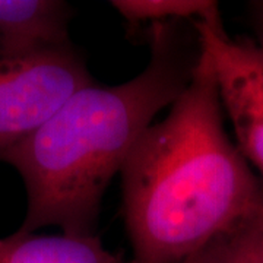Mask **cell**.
<instances>
[{
    "label": "cell",
    "instance_id": "6da1fadb",
    "mask_svg": "<svg viewBox=\"0 0 263 263\" xmlns=\"http://www.w3.org/2000/svg\"><path fill=\"white\" fill-rule=\"evenodd\" d=\"M149 60L119 85H88L0 161L24 180L27 214L19 231L54 226L63 234L97 235L101 202L155 116L192 81L200 57L193 21L155 24L145 32Z\"/></svg>",
    "mask_w": 263,
    "mask_h": 263
},
{
    "label": "cell",
    "instance_id": "7a4b0ae2",
    "mask_svg": "<svg viewBox=\"0 0 263 263\" xmlns=\"http://www.w3.org/2000/svg\"><path fill=\"white\" fill-rule=\"evenodd\" d=\"M120 174L135 263L186 262L260 214L263 181L227 133L202 47L187 88L143 132Z\"/></svg>",
    "mask_w": 263,
    "mask_h": 263
},
{
    "label": "cell",
    "instance_id": "3957f363",
    "mask_svg": "<svg viewBox=\"0 0 263 263\" xmlns=\"http://www.w3.org/2000/svg\"><path fill=\"white\" fill-rule=\"evenodd\" d=\"M91 84L94 78L73 43L28 53L0 51V157Z\"/></svg>",
    "mask_w": 263,
    "mask_h": 263
},
{
    "label": "cell",
    "instance_id": "277c9868",
    "mask_svg": "<svg viewBox=\"0 0 263 263\" xmlns=\"http://www.w3.org/2000/svg\"><path fill=\"white\" fill-rule=\"evenodd\" d=\"M193 25L214 67L221 107L231 122L235 145L263 181V47L256 40L231 37L218 3Z\"/></svg>",
    "mask_w": 263,
    "mask_h": 263
},
{
    "label": "cell",
    "instance_id": "5b68a950",
    "mask_svg": "<svg viewBox=\"0 0 263 263\" xmlns=\"http://www.w3.org/2000/svg\"><path fill=\"white\" fill-rule=\"evenodd\" d=\"M73 8L63 0H0V51L28 53L72 44Z\"/></svg>",
    "mask_w": 263,
    "mask_h": 263
},
{
    "label": "cell",
    "instance_id": "8992f818",
    "mask_svg": "<svg viewBox=\"0 0 263 263\" xmlns=\"http://www.w3.org/2000/svg\"><path fill=\"white\" fill-rule=\"evenodd\" d=\"M0 263H133L108 250L98 235H40L16 231L0 238Z\"/></svg>",
    "mask_w": 263,
    "mask_h": 263
},
{
    "label": "cell",
    "instance_id": "52a82bcc",
    "mask_svg": "<svg viewBox=\"0 0 263 263\" xmlns=\"http://www.w3.org/2000/svg\"><path fill=\"white\" fill-rule=\"evenodd\" d=\"M215 3L214 0H113L110 5L126 21L129 31L136 34L155 24L195 21Z\"/></svg>",
    "mask_w": 263,
    "mask_h": 263
},
{
    "label": "cell",
    "instance_id": "ba28073f",
    "mask_svg": "<svg viewBox=\"0 0 263 263\" xmlns=\"http://www.w3.org/2000/svg\"><path fill=\"white\" fill-rule=\"evenodd\" d=\"M233 263H263V224L260 214L227 234Z\"/></svg>",
    "mask_w": 263,
    "mask_h": 263
},
{
    "label": "cell",
    "instance_id": "9c48e42d",
    "mask_svg": "<svg viewBox=\"0 0 263 263\" xmlns=\"http://www.w3.org/2000/svg\"><path fill=\"white\" fill-rule=\"evenodd\" d=\"M183 263H233L227 234L214 240Z\"/></svg>",
    "mask_w": 263,
    "mask_h": 263
},
{
    "label": "cell",
    "instance_id": "30bf717a",
    "mask_svg": "<svg viewBox=\"0 0 263 263\" xmlns=\"http://www.w3.org/2000/svg\"><path fill=\"white\" fill-rule=\"evenodd\" d=\"M250 18L253 24L256 41L263 47V0L252 2L250 3Z\"/></svg>",
    "mask_w": 263,
    "mask_h": 263
},
{
    "label": "cell",
    "instance_id": "8fae6325",
    "mask_svg": "<svg viewBox=\"0 0 263 263\" xmlns=\"http://www.w3.org/2000/svg\"><path fill=\"white\" fill-rule=\"evenodd\" d=\"M260 221H262V224H263V208H262V211H260Z\"/></svg>",
    "mask_w": 263,
    "mask_h": 263
},
{
    "label": "cell",
    "instance_id": "7c38bea8",
    "mask_svg": "<svg viewBox=\"0 0 263 263\" xmlns=\"http://www.w3.org/2000/svg\"><path fill=\"white\" fill-rule=\"evenodd\" d=\"M132 262H133V260H132ZM133 263H135V262H133Z\"/></svg>",
    "mask_w": 263,
    "mask_h": 263
}]
</instances>
